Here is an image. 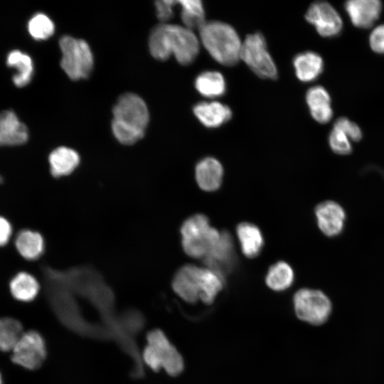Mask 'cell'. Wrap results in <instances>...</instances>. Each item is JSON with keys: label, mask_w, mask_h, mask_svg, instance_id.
Returning <instances> with one entry per match:
<instances>
[{"label": "cell", "mask_w": 384, "mask_h": 384, "mask_svg": "<svg viewBox=\"0 0 384 384\" xmlns=\"http://www.w3.org/2000/svg\"><path fill=\"white\" fill-rule=\"evenodd\" d=\"M149 48L156 59L165 60L174 55L178 63L186 65L196 59L199 52V42L191 29L162 23L151 30Z\"/></svg>", "instance_id": "cell-1"}, {"label": "cell", "mask_w": 384, "mask_h": 384, "mask_svg": "<svg viewBox=\"0 0 384 384\" xmlns=\"http://www.w3.org/2000/svg\"><path fill=\"white\" fill-rule=\"evenodd\" d=\"M199 35L205 48L218 63L232 66L240 59L242 43L230 25L219 21H206L199 28Z\"/></svg>", "instance_id": "cell-2"}, {"label": "cell", "mask_w": 384, "mask_h": 384, "mask_svg": "<svg viewBox=\"0 0 384 384\" xmlns=\"http://www.w3.org/2000/svg\"><path fill=\"white\" fill-rule=\"evenodd\" d=\"M147 345L143 352L146 364L158 371L163 368L169 375H179L183 370V359L164 332L159 329L151 331L146 336Z\"/></svg>", "instance_id": "cell-3"}, {"label": "cell", "mask_w": 384, "mask_h": 384, "mask_svg": "<svg viewBox=\"0 0 384 384\" xmlns=\"http://www.w3.org/2000/svg\"><path fill=\"white\" fill-rule=\"evenodd\" d=\"M181 234L184 252L194 258H204L220 235V233L210 225L208 218L202 214L186 219L181 227Z\"/></svg>", "instance_id": "cell-4"}, {"label": "cell", "mask_w": 384, "mask_h": 384, "mask_svg": "<svg viewBox=\"0 0 384 384\" xmlns=\"http://www.w3.org/2000/svg\"><path fill=\"white\" fill-rule=\"evenodd\" d=\"M62 53L60 65L72 80H78L89 76L94 59L88 43L82 39L64 36L59 41Z\"/></svg>", "instance_id": "cell-5"}, {"label": "cell", "mask_w": 384, "mask_h": 384, "mask_svg": "<svg viewBox=\"0 0 384 384\" xmlns=\"http://www.w3.org/2000/svg\"><path fill=\"white\" fill-rule=\"evenodd\" d=\"M293 305L296 316L312 325H321L329 319L332 304L322 291L309 288L299 289L294 295Z\"/></svg>", "instance_id": "cell-6"}, {"label": "cell", "mask_w": 384, "mask_h": 384, "mask_svg": "<svg viewBox=\"0 0 384 384\" xmlns=\"http://www.w3.org/2000/svg\"><path fill=\"white\" fill-rule=\"evenodd\" d=\"M240 58L259 77L275 80L277 70L261 33L249 34L242 43Z\"/></svg>", "instance_id": "cell-7"}, {"label": "cell", "mask_w": 384, "mask_h": 384, "mask_svg": "<svg viewBox=\"0 0 384 384\" xmlns=\"http://www.w3.org/2000/svg\"><path fill=\"white\" fill-rule=\"evenodd\" d=\"M113 119L125 126L145 132L149 120L148 107L139 95L126 93L113 107Z\"/></svg>", "instance_id": "cell-8"}, {"label": "cell", "mask_w": 384, "mask_h": 384, "mask_svg": "<svg viewBox=\"0 0 384 384\" xmlns=\"http://www.w3.org/2000/svg\"><path fill=\"white\" fill-rule=\"evenodd\" d=\"M46 356V344L42 336L35 331L23 333L12 349L11 361L25 368H39Z\"/></svg>", "instance_id": "cell-9"}, {"label": "cell", "mask_w": 384, "mask_h": 384, "mask_svg": "<svg viewBox=\"0 0 384 384\" xmlns=\"http://www.w3.org/2000/svg\"><path fill=\"white\" fill-rule=\"evenodd\" d=\"M306 20L314 25L316 31L323 37L338 36L343 30V21L334 9L326 1L311 4L305 14Z\"/></svg>", "instance_id": "cell-10"}, {"label": "cell", "mask_w": 384, "mask_h": 384, "mask_svg": "<svg viewBox=\"0 0 384 384\" xmlns=\"http://www.w3.org/2000/svg\"><path fill=\"white\" fill-rule=\"evenodd\" d=\"M314 213L317 225L324 235L334 238L343 233L347 214L340 203L332 200L324 201L316 206Z\"/></svg>", "instance_id": "cell-11"}, {"label": "cell", "mask_w": 384, "mask_h": 384, "mask_svg": "<svg viewBox=\"0 0 384 384\" xmlns=\"http://www.w3.org/2000/svg\"><path fill=\"white\" fill-rule=\"evenodd\" d=\"M204 262L208 268L223 277L230 272L235 263V254L233 239L228 232L220 233L218 240L204 257Z\"/></svg>", "instance_id": "cell-12"}, {"label": "cell", "mask_w": 384, "mask_h": 384, "mask_svg": "<svg viewBox=\"0 0 384 384\" xmlns=\"http://www.w3.org/2000/svg\"><path fill=\"white\" fill-rule=\"evenodd\" d=\"M172 287L185 302H197L201 292V268L193 265L181 267L174 277Z\"/></svg>", "instance_id": "cell-13"}, {"label": "cell", "mask_w": 384, "mask_h": 384, "mask_svg": "<svg viewBox=\"0 0 384 384\" xmlns=\"http://www.w3.org/2000/svg\"><path fill=\"white\" fill-rule=\"evenodd\" d=\"M383 4L379 0H350L344 9L351 23L360 28H368L379 18Z\"/></svg>", "instance_id": "cell-14"}, {"label": "cell", "mask_w": 384, "mask_h": 384, "mask_svg": "<svg viewBox=\"0 0 384 384\" xmlns=\"http://www.w3.org/2000/svg\"><path fill=\"white\" fill-rule=\"evenodd\" d=\"M28 138L26 126L10 110L0 112V146H16L26 143Z\"/></svg>", "instance_id": "cell-15"}, {"label": "cell", "mask_w": 384, "mask_h": 384, "mask_svg": "<svg viewBox=\"0 0 384 384\" xmlns=\"http://www.w3.org/2000/svg\"><path fill=\"white\" fill-rule=\"evenodd\" d=\"M306 102L311 117L321 124L329 122L333 117L331 100L328 91L322 86H314L306 94Z\"/></svg>", "instance_id": "cell-16"}, {"label": "cell", "mask_w": 384, "mask_h": 384, "mask_svg": "<svg viewBox=\"0 0 384 384\" xmlns=\"http://www.w3.org/2000/svg\"><path fill=\"white\" fill-rule=\"evenodd\" d=\"M193 111L201 124L209 128L220 127L232 117L230 107L218 102H199Z\"/></svg>", "instance_id": "cell-17"}, {"label": "cell", "mask_w": 384, "mask_h": 384, "mask_svg": "<svg viewBox=\"0 0 384 384\" xmlns=\"http://www.w3.org/2000/svg\"><path fill=\"white\" fill-rule=\"evenodd\" d=\"M223 176L221 164L213 157L204 158L196 164V181L199 187L206 191L217 190L222 183Z\"/></svg>", "instance_id": "cell-18"}, {"label": "cell", "mask_w": 384, "mask_h": 384, "mask_svg": "<svg viewBox=\"0 0 384 384\" xmlns=\"http://www.w3.org/2000/svg\"><path fill=\"white\" fill-rule=\"evenodd\" d=\"M297 78L304 82L316 79L323 72L324 61L320 55L313 51L297 54L293 60Z\"/></svg>", "instance_id": "cell-19"}, {"label": "cell", "mask_w": 384, "mask_h": 384, "mask_svg": "<svg viewBox=\"0 0 384 384\" xmlns=\"http://www.w3.org/2000/svg\"><path fill=\"white\" fill-rule=\"evenodd\" d=\"M48 161L53 176L62 177L75 171L79 165L80 156L71 148L60 146L50 154Z\"/></svg>", "instance_id": "cell-20"}, {"label": "cell", "mask_w": 384, "mask_h": 384, "mask_svg": "<svg viewBox=\"0 0 384 384\" xmlns=\"http://www.w3.org/2000/svg\"><path fill=\"white\" fill-rule=\"evenodd\" d=\"M15 245L19 254L27 260L38 259L45 250L43 236L28 229L22 230L17 234Z\"/></svg>", "instance_id": "cell-21"}, {"label": "cell", "mask_w": 384, "mask_h": 384, "mask_svg": "<svg viewBox=\"0 0 384 384\" xmlns=\"http://www.w3.org/2000/svg\"><path fill=\"white\" fill-rule=\"evenodd\" d=\"M237 235L246 257L253 258L260 254L264 240L259 228L250 223H241L237 226Z\"/></svg>", "instance_id": "cell-22"}, {"label": "cell", "mask_w": 384, "mask_h": 384, "mask_svg": "<svg viewBox=\"0 0 384 384\" xmlns=\"http://www.w3.org/2000/svg\"><path fill=\"white\" fill-rule=\"evenodd\" d=\"M9 289L16 299L26 302L36 297L40 290V285L32 274L20 272L10 281Z\"/></svg>", "instance_id": "cell-23"}, {"label": "cell", "mask_w": 384, "mask_h": 384, "mask_svg": "<svg viewBox=\"0 0 384 384\" xmlns=\"http://www.w3.org/2000/svg\"><path fill=\"white\" fill-rule=\"evenodd\" d=\"M197 91L207 97L222 96L226 91V83L223 75L217 71H206L198 75L195 80Z\"/></svg>", "instance_id": "cell-24"}, {"label": "cell", "mask_w": 384, "mask_h": 384, "mask_svg": "<svg viewBox=\"0 0 384 384\" xmlns=\"http://www.w3.org/2000/svg\"><path fill=\"white\" fill-rule=\"evenodd\" d=\"M7 65L17 70L13 77V81L16 86H25L31 81L33 65L31 58L27 54L19 50L11 51L7 57Z\"/></svg>", "instance_id": "cell-25"}, {"label": "cell", "mask_w": 384, "mask_h": 384, "mask_svg": "<svg viewBox=\"0 0 384 384\" xmlns=\"http://www.w3.org/2000/svg\"><path fill=\"white\" fill-rule=\"evenodd\" d=\"M265 282L274 291L286 290L294 282V272L287 263L279 261L270 267Z\"/></svg>", "instance_id": "cell-26"}, {"label": "cell", "mask_w": 384, "mask_h": 384, "mask_svg": "<svg viewBox=\"0 0 384 384\" xmlns=\"http://www.w3.org/2000/svg\"><path fill=\"white\" fill-rule=\"evenodd\" d=\"M224 277L209 268H201V292L200 299L206 304H212L223 289Z\"/></svg>", "instance_id": "cell-27"}, {"label": "cell", "mask_w": 384, "mask_h": 384, "mask_svg": "<svg viewBox=\"0 0 384 384\" xmlns=\"http://www.w3.org/2000/svg\"><path fill=\"white\" fill-rule=\"evenodd\" d=\"M177 3L181 5V17L186 28L199 29L204 24L205 11L201 1L181 0Z\"/></svg>", "instance_id": "cell-28"}, {"label": "cell", "mask_w": 384, "mask_h": 384, "mask_svg": "<svg viewBox=\"0 0 384 384\" xmlns=\"http://www.w3.org/2000/svg\"><path fill=\"white\" fill-rule=\"evenodd\" d=\"M21 324L11 317L0 318V351H12L23 334Z\"/></svg>", "instance_id": "cell-29"}, {"label": "cell", "mask_w": 384, "mask_h": 384, "mask_svg": "<svg viewBox=\"0 0 384 384\" xmlns=\"http://www.w3.org/2000/svg\"><path fill=\"white\" fill-rule=\"evenodd\" d=\"M28 31L36 40H45L53 35L55 26L46 15L39 13L33 16L28 22Z\"/></svg>", "instance_id": "cell-30"}, {"label": "cell", "mask_w": 384, "mask_h": 384, "mask_svg": "<svg viewBox=\"0 0 384 384\" xmlns=\"http://www.w3.org/2000/svg\"><path fill=\"white\" fill-rule=\"evenodd\" d=\"M332 151L338 155H349L353 151L350 139L341 130L333 128L328 138Z\"/></svg>", "instance_id": "cell-31"}, {"label": "cell", "mask_w": 384, "mask_h": 384, "mask_svg": "<svg viewBox=\"0 0 384 384\" xmlns=\"http://www.w3.org/2000/svg\"><path fill=\"white\" fill-rule=\"evenodd\" d=\"M112 130L115 138L122 144H133L141 139L144 132L125 126L119 122L112 121Z\"/></svg>", "instance_id": "cell-32"}, {"label": "cell", "mask_w": 384, "mask_h": 384, "mask_svg": "<svg viewBox=\"0 0 384 384\" xmlns=\"http://www.w3.org/2000/svg\"><path fill=\"white\" fill-rule=\"evenodd\" d=\"M333 128L341 130L353 142H359L363 137V132L360 127L345 117L338 118L335 121Z\"/></svg>", "instance_id": "cell-33"}, {"label": "cell", "mask_w": 384, "mask_h": 384, "mask_svg": "<svg viewBox=\"0 0 384 384\" xmlns=\"http://www.w3.org/2000/svg\"><path fill=\"white\" fill-rule=\"evenodd\" d=\"M369 45L372 50L384 54V24L375 27L370 34Z\"/></svg>", "instance_id": "cell-34"}, {"label": "cell", "mask_w": 384, "mask_h": 384, "mask_svg": "<svg viewBox=\"0 0 384 384\" xmlns=\"http://www.w3.org/2000/svg\"><path fill=\"white\" fill-rule=\"evenodd\" d=\"M176 3L177 1L173 0L156 1L155 6L158 18L162 22L170 20L174 16V6Z\"/></svg>", "instance_id": "cell-35"}, {"label": "cell", "mask_w": 384, "mask_h": 384, "mask_svg": "<svg viewBox=\"0 0 384 384\" xmlns=\"http://www.w3.org/2000/svg\"><path fill=\"white\" fill-rule=\"evenodd\" d=\"M12 234V227L10 222L0 216V246L6 245Z\"/></svg>", "instance_id": "cell-36"}, {"label": "cell", "mask_w": 384, "mask_h": 384, "mask_svg": "<svg viewBox=\"0 0 384 384\" xmlns=\"http://www.w3.org/2000/svg\"><path fill=\"white\" fill-rule=\"evenodd\" d=\"M0 384H2V378H1V373H0Z\"/></svg>", "instance_id": "cell-37"}, {"label": "cell", "mask_w": 384, "mask_h": 384, "mask_svg": "<svg viewBox=\"0 0 384 384\" xmlns=\"http://www.w3.org/2000/svg\"><path fill=\"white\" fill-rule=\"evenodd\" d=\"M2 181H3V178H2V177L0 176V183H1Z\"/></svg>", "instance_id": "cell-38"}]
</instances>
